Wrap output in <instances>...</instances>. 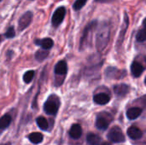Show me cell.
I'll return each instance as SVG.
<instances>
[{"label": "cell", "mask_w": 146, "mask_h": 145, "mask_svg": "<svg viewBox=\"0 0 146 145\" xmlns=\"http://www.w3.org/2000/svg\"><path fill=\"white\" fill-rule=\"evenodd\" d=\"M60 106L59 98L56 95H51L44 104V110L49 115H56Z\"/></svg>", "instance_id": "cell-2"}, {"label": "cell", "mask_w": 146, "mask_h": 145, "mask_svg": "<svg viewBox=\"0 0 146 145\" xmlns=\"http://www.w3.org/2000/svg\"><path fill=\"white\" fill-rule=\"evenodd\" d=\"M0 42H1V36H0Z\"/></svg>", "instance_id": "cell-33"}, {"label": "cell", "mask_w": 146, "mask_h": 145, "mask_svg": "<svg viewBox=\"0 0 146 145\" xmlns=\"http://www.w3.org/2000/svg\"><path fill=\"white\" fill-rule=\"evenodd\" d=\"M142 109L139 107H133L129 109L127 111V117L129 120H136L137 118H139L140 116V115L142 114Z\"/></svg>", "instance_id": "cell-16"}, {"label": "cell", "mask_w": 146, "mask_h": 145, "mask_svg": "<svg viewBox=\"0 0 146 145\" xmlns=\"http://www.w3.org/2000/svg\"><path fill=\"white\" fill-rule=\"evenodd\" d=\"M145 85H146V78H145Z\"/></svg>", "instance_id": "cell-32"}, {"label": "cell", "mask_w": 146, "mask_h": 145, "mask_svg": "<svg viewBox=\"0 0 146 145\" xmlns=\"http://www.w3.org/2000/svg\"><path fill=\"white\" fill-rule=\"evenodd\" d=\"M15 28H14L13 26H9V27L7 29L6 32H5V37L8 38H12L15 37Z\"/></svg>", "instance_id": "cell-26"}, {"label": "cell", "mask_w": 146, "mask_h": 145, "mask_svg": "<svg viewBox=\"0 0 146 145\" xmlns=\"http://www.w3.org/2000/svg\"><path fill=\"white\" fill-rule=\"evenodd\" d=\"M34 74H35V72L33 70H29V71H27L24 75H23V81L27 84H29L34 78Z\"/></svg>", "instance_id": "cell-23"}, {"label": "cell", "mask_w": 146, "mask_h": 145, "mask_svg": "<svg viewBox=\"0 0 146 145\" xmlns=\"http://www.w3.org/2000/svg\"><path fill=\"white\" fill-rule=\"evenodd\" d=\"M98 26V21H93L92 22H90L85 28L81 39H80V50H83L85 46H86L88 40L90 39V36L92 33V32L94 31V29L97 27Z\"/></svg>", "instance_id": "cell-3"}, {"label": "cell", "mask_w": 146, "mask_h": 145, "mask_svg": "<svg viewBox=\"0 0 146 145\" xmlns=\"http://www.w3.org/2000/svg\"><path fill=\"white\" fill-rule=\"evenodd\" d=\"M28 139L31 143L34 144H40L43 139H44V137L41 133L39 132H33L31 134L28 135Z\"/></svg>", "instance_id": "cell-19"}, {"label": "cell", "mask_w": 146, "mask_h": 145, "mask_svg": "<svg viewBox=\"0 0 146 145\" xmlns=\"http://www.w3.org/2000/svg\"><path fill=\"white\" fill-rule=\"evenodd\" d=\"M88 0H76L73 5V9L75 10V11H79L80 9H81L86 3Z\"/></svg>", "instance_id": "cell-24"}, {"label": "cell", "mask_w": 146, "mask_h": 145, "mask_svg": "<svg viewBox=\"0 0 146 145\" xmlns=\"http://www.w3.org/2000/svg\"><path fill=\"white\" fill-rule=\"evenodd\" d=\"M2 145H10V144H9V143H8V144H2Z\"/></svg>", "instance_id": "cell-31"}, {"label": "cell", "mask_w": 146, "mask_h": 145, "mask_svg": "<svg viewBox=\"0 0 146 145\" xmlns=\"http://www.w3.org/2000/svg\"><path fill=\"white\" fill-rule=\"evenodd\" d=\"M86 141L89 145H100L103 143L101 138L94 133L88 134L86 137Z\"/></svg>", "instance_id": "cell-18"}, {"label": "cell", "mask_w": 146, "mask_h": 145, "mask_svg": "<svg viewBox=\"0 0 146 145\" xmlns=\"http://www.w3.org/2000/svg\"><path fill=\"white\" fill-rule=\"evenodd\" d=\"M114 91L116 96L118 97H124L126 96L128 91H129V87L128 85L125 84H121V85H116L114 86Z\"/></svg>", "instance_id": "cell-17"}, {"label": "cell", "mask_w": 146, "mask_h": 145, "mask_svg": "<svg viewBox=\"0 0 146 145\" xmlns=\"http://www.w3.org/2000/svg\"><path fill=\"white\" fill-rule=\"evenodd\" d=\"M126 74L125 71L119 70L115 68H109L106 71V75L110 79H122Z\"/></svg>", "instance_id": "cell-8"}, {"label": "cell", "mask_w": 146, "mask_h": 145, "mask_svg": "<svg viewBox=\"0 0 146 145\" xmlns=\"http://www.w3.org/2000/svg\"><path fill=\"white\" fill-rule=\"evenodd\" d=\"M33 15L31 11H27L26 13H24L19 19L18 21V29L19 31H23L24 29H26L30 23L33 21Z\"/></svg>", "instance_id": "cell-7"}, {"label": "cell", "mask_w": 146, "mask_h": 145, "mask_svg": "<svg viewBox=\"0 0 146 145\" xmlns=\"http://www.w3.org/2000/svg\"><path fill=\"white\" fill-rule=\"evenodd\" d=\"M137 102H139V103H140L141 105H143L144 107H145L146 108V96H144L143 97L138 99Z\"/></svg>", "instance_id": "cell-27"}, {"label": "cell", "mask_w": 146, "mask_h": 145, "mask_svg": "<svg viewBox=\"0 0 146 145\" xmlns=\"http://www.w3.org/2000/svg\"><path fill=\"white\" fill-rule=\"evenodd\" d=\"M65 15H66V9L64 7H59L57 8L53 15H52V18H51V23L53 25V26L55 27H57L64 20V17H65Z\"/></svg>", "instance_id": "cell-6"}, {"label": "cell", "mask_w": 146, "mask_h": 145, "mask_svg": "<svg viewBox=\"0 0 146 145\" xmlns=\"http://www.w3.org/2000/svg\"><path fill=\"white\" fill-rule=\"evenodd\" d=\"M48 55H49L48 50H38V51L36 52V54H35V58H36L37 61L42 62V61H44L45 58L48 57Z\"/></svg>", "instance_id": "cell-22"}, {"label": "cell", "mask_w": 146, "mask_h": 145, "mask_svg": "<svg viewBox=\"0 0 146 145\" xmlns=\"http://www.w3.org/2000/svg\"><path fill=\"white\" fill-rule=\"evenodd\" d=\"M1 1H2V0H0V2H1Z\"/></svg>", "instance_id": "cell-34"}, {"label": "cell", "mask_w": 146, "mask_h": 145, "mask_svg": "<svg viewBox=\"0 0 146 145\" xmlns=\"http://www.w3.org/2000/svg\"><path fill=\"white\" fill-rule=\"evenodd\" d=\"M143 26H144V28L146 29V18H145V20L143 21Z\"/></svg>", "instance_id": "cell-29"}, {"label": "cell", "mask_w": 146, "mask_h": 145, "mask_svg": "<svg viewBox=\"0 0 146 145\" xmlns=\"http://www.w3.org/2000/svg\"><path fill=\"white\" fill-rule=\"evenodd\" d=\"M82 135V128L79 124H74L69 130V136L73 139H79Z\"/></svg>", "instance_id": "cell-15"}, {"label": "cell", "mask_w": 146, "mask_h": 145, "mask_svg": "<svg viewBox=\"0 0 146 145\" xmlns=\"http://www.w3.org/2000/svg\"><path fill=\"white\" fill-rule=\"evenodd\" d=\"M55 73L56 75H65L68 72V65L65 61L58 62L55 66Z\"/></svg>", "instance_id": "cell-14"}, {"label": "cell", "mask_w": 146, "mask_h": 145, "mask_svg": "<svg viewBox=\"0 0 146 145\" xmlns=\"http://www.w3.org/2000/svg\"><path fill=\"white\" fill-rule=\"evenodd\" d=\"M35 44L37 45H39L43 50H50L54 45L53 40L51 38H43V39H36Z\"/></svg>", "instance_id": "cell-10"}, {"label": "cell", "mask_w": 146, "mask_h": 145, "mask_svg": "<svg viewBox=\"0 0 146 145\" xmlns=\"http://www.w3.org/2000/svg\"><path fill=\"white\" fill-rule=\"evenodd\" d=\"M114 0H95L96 3H110Z\"/></svg>", "instance_id": "cell-28"}, {"label": "cell", "mask_w": 146, "mask_h": 145, "mask_svg": "<svg viewBox=\"0 0 146 145\" xmlns=\"http://www.w3.org/2000/svg\"><path fill=\"white\" fill-rule=\"evenodd\" d=\"M111 121V116L107 113H103L98 115L96 120V126L98 130L105 131Z\"/></svg>", "instance_id": "cell-5"}, {"label": "cell", "mask_w": 146, "mask_h": 145, "mask_svg": "<svg viewBox=\"0 0 146 145\" xmlns=\"http://www.w3.org/2000/svg\"><path fill=\"white\" fill-rule=\"evenodd\" d=\"M128 24H129V18H128V15L127 13H125V15H124V21H123V24L121 26V32H120V35H119V38H118V45L119 44H121L123 39H124V37H125V34H126V32L127 30V27H128Z\"/></svg>", "instance_id": "cell-9"}, {"label": "cell", "mask_w": 146, "mask_h": 145, "mask_svg": "<svg viewBox=\"0 0 146 145\" xmlns=\"http://www.w3.org/2000/svg\"><path fill=\"white\" fill-rule=\"evenodd\" d=\"M110 38V26L107 22H104L99 26L96 35V46L98 51H104Z\"/></svg>", "instance_id": "cell-1"}, {"label": "cell", "mask_w": 146, "mask_h": 145, "mask_svg": "<svg viewBox=\"0 0 146 145\" xmlns=\"http://www.w3.org/2000/svg\"><path fill=\"white\" fill-rule=\"evenodd\" d=\"M136 39L139 42H145L146 41V29L143 28L139 30L136 35Z\"/></svg>", "instance_id": "cell-25"}, {"label": "cell", "mask_w": 146, "mask_h": 145, "mask_svg": "<svg viewBox=\"0 0 146 145\" xmlns=\"http://www.w3.org/2000/svg\"><path fill=\"white\" fill-rule=\"evenodd\" d=\"M108 138L111 142L116 143V144L125 142V136L121 129L118 126H114L113 128L110 129V131L108 133Z\"/></svg>", "instance_id": "cell-4"}, {"label": "cell", "mask_w": 146, "mask_h": 145, "mask_svg": "<svg viewBox=\"0 0 146 145\" xmlns=\"http://www.w3.org/2000/svg\"><path fill=\"white\" fill-rule=\"evenodd\" d=\"M100 145H110V143H106V142H103Z\"/></svg>", "instance_id": "cell-30"}, {"label": "cell", "mask_w": 146, "mask_h": 145, "mask_svg": "<svg viewBox=\"0 0 146 145\" xmlns=\"http://www.w3.org/2000/svg\"><path fill=\"white\" fill-rule=\"evenodd\" d=\"M36 122L38 124V126L42 131H47L48 130V128H49V123H48V121L44 117H42V116L38 117L37 120H36Z\"/></svg>", "instance_id": "cell-21"}, {"label": "cell", "mask_w": 146, "mask_h": 145, "mask_svg": "<svg viewBox=\"0 0 146 145\" xmlns=\"http://www.w3.org/2000/svg\"><path fill=\"white\" fill-rule=\"evenodd\" d=\"M144 70H145V68L143 67V65L138 62H133V64L131 65V73L133 76L135 78L139 77L143 73Z\"/></svg>", "instance_id": "cell-11"}, {"label": "cell", "mask_w": 146, "mask_h": 145, "mask_svg": "<svg viewBox=\"0 0 146 145\" xmlns=\"http://www.w3.org/2000/svg\"><path fill=\"white\" fill-rule=\"evenodd\" d=\"M11 123V117L9 115H4L0 118V130H4Z\"/></svg>", "instance_id": "cell-20"}, {"label": "cell", "mask_w": 146, "mask_h": 145, "mask_svg": "<svg viewBox=\"0 0 146 145\" xmlns=\"http://www.w3.org/2000/svg\"><path fill=\"white\" fill-rule=\"evenodd\" d=\"M93 101L97 104L105 105V104L109 103V102L110 101V97L106 93H98V94H97V95L94 96Z\"/></svg>", "instance_id": "cell-13"}, {"label": "cell", "mask_w": 146, "mask_h": 145, "mask_svg": "<svg viewBox=\"0 0 146 145\" xmlns=\"http://www.w3.org/2000/svg\"><path fill=\"white\" fill-rule=\"evenodd\" d=\"M127 135L131 139L138 140V139H140L142 138L143 132L139 128H138L136 126H131L127 130Z\"/></svg>", "instance_id": "cell-12"}]
</instances>
